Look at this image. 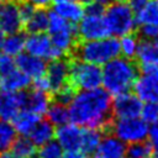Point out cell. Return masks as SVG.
<instances>
[{"mask_svg":"<svg viewBox=\"0 0 158 158\" xmlns=\"http://www.w3.org/2000/svg\"><path fill=\"white\" fill-rule=\"evenodd\" d=\"M68 107L70 121L81 127L106 130L111 126L112 100L106 89L79 90Z\"/></svg>","mask_w":158,"mask_h":158,"instance_id":"1","label":"cell"},{"mask_svg":"<svg viewBox=\"0 0 158 158\" xmlns=\"http://www.w3.org/2000/svg\"><path fill=\"white\" fill-rule=\"evenodd\" d=\"M137 77V65L126 57H116L102 67V86L115 96L128 91Z\"/></svg>","mask_w":158,"mask_h":158,"instance_id":"2","label":"cell"},{"mask_svg":"<svg viewBox=\"0 0 158 158\" xmlns=\"http://www.w3.org/2000/svg\"><path fill=\"white\" fill-rule=\"evenodd\" d=\"M77 58L94 63L98 65H105L107 62L121 54L120 41L115 36H107L99 40L83 41L74 48Z\"/></svg>","mask_w":158,"mask_h":158,"instance_id":"3","label":"cell"},{"mask_svg":"<svg viewBox=\"0 0 158 158\" xmlns=\"http://www.w3.org/2000/svg\"><path fill=\"white\" fill-rule=\"evenodd\" d=\"M109 32L111 36L122 37L125 35L132 33L136 21V12L125 0H115L109 4L104 14Z\"/></svg>","mask_w":158,"mask_h":158,"instance_id":"4","label":"cell"},{"mask_svg":"<svg viewBox=\"0 0 158 158\" xmlns=\"http://www.w3.org/2000/svg\"><path fill=\"white\" fill-rule=\"evenodd\" d=\"M69 84L75 90H90L102 85V68L100 65L75 58L70 60Z\"/></svg>","mask_w":158,"mask_h":158,"instance_id":"5","label":"cell"},{"mask_svg":"<svg viewBox=\"0 0 158 158\" xmlns=\"http://www.w3.org/2000/svg\"><path fill=\"white\" fill-rule=\"evenodd\" d=\"M48 32L56 48L64 54L74 51L78 37V27L75 23L63 19L57 12H49V26Z\"/></svg>","mask_w":158,"mask_h":158,"instance_id":"6","label":"cell"},{"mask_svg":"<svg viewBox=\"0 0 158 158\" xmlns=\"http://www.w3.org/2000/svg\"><path fill=\"white\" fill-rule=\"evenodd\" d=\"M110 127L112 130V135L127 144L144 141L148 138L149 133L148 122L139 116L118 117L116 121L111 122Z\"/></svg>","mask_w":158,"mask_h":158,"instance_id":"7","label":"cell"},{"mask_svg":"<svg viewBox=\"0 0 158 158\" xmlns=\"http://www.w3.org/2000/svg\"><path fill=\"white\" fill-rule=\"evenodd\" d=\"M26 51L36 57L43 58L44 60H54L64 56L63 52L54 47L51 36L44 32L30 33V36L26 37Z\"/></svg>","mask_w":158,"mask_h":158,"instance_id":"8","label":"cell"},{"mask_svg":"<svg viewBox=\"0 0 158 158\" xmlns=\"http://www.w3.org/2000/svg\"><path fill=\"white\" fill-rule=\"evenodd\" d=\"M111 36L104 15L85 14L78 25V37L81 41L99 40Z\"/></svg>","mask_w":158,"mask_h":158,"instance_id":"9","label":"cell"},{"mask_svg":"<svg viewBox=\"0 0 158 158\" xmlns=\"http://www.w3.org/2000/svg\"><path fill=\"white\" fill-rule=\"evenodd\" d=\"M27 93L22 91H0V120H14V117L26 107Z\"/></svg>","mask_w":158,"mask_h":158,"instance_id":"10","label":"cell"},{"mask_svg":"<svg viewBox=\"0 0 158 158\" xmlns=\"http://www.w3.org/2000/svg\"><path fill=\"white\" fill-rule=\"evenodd\" d=\"M143 101L130 91L116 95L112 101V114L118 117H136L141 116Z\"/></svg>","mask_w":158,"mask_h":158,"instance_id":"11","label":"cell"},{"mask_svg":"<svg viewBox=\"0 0 158 158\" xmlns=\"http://www.w3.org/2000/svg\"><path fill=\"white\" fill-rule=\"evenodd\" d=\"M23 19L20 11V5L12 1H5L0 4V31L10 35L20 32L23 25Z\"/></svg>","mask_w":158,"mask_h":158,"instance_id":"12","label":"cell"},{"mask_svg":"<svg viewBox=\"0 0 158 158\" xmlns=\"http://www.w3.org/2000/svg\"><path fill=\"white\" fill-rule=\"evenodd\" d=\"M69 72H70V62L63 58H58L51 60L47 65L46 77L51 85V91L57 93L63 86L69 84Z\"/></svg>","mask_w":158,"mask_h":158,"instance_id":"13","label":"cell"},{"mask_svg":"<svg viewBox=\"0 0 158 158\" xmlns=\"http://www.w3.org/2000/svg\"><path fill=\"white\" fill-rule=\"evenodd\" d=\"M83 131H84V127L74 122L72 123L68 122L62 126H58V128L56 130V139L65 151L80 149Z\"/></svg>","mask_w":158,"mask_h":158,"instance_id":"14","label":"cell"},{"mask_svg":"<svg viewBox=\"0 0 158 158\" xmlns=\"http://www.w3.org/2000/svg\"><path fill=\"white\" fill-rule=\"evenodd\" d=\"M16 65L21 72H23L31 79L40 78L44 75L47 72V64L44 59L36 57L28 52L21 53L16 57Z\"/></svg>","mask_w":158,"mask_h":158,"instance_id":"15","label":"cell"},{"mask_svg":"<svg viewBox=\"0 0 158 158\" xmlns=\"http://www.w3.org/2000/svg\"><path fill=\"white\" fill-rule=\"evenodd\" d=\"M135 94L143 102H158V78L148 74L137 77L133 84Z\"/></svg>","mask_w":158,"mask_h":158,"instance_id":"16","label":"cell"},{"mask_svg":"<svg viewBox=\"0 0 158 158\" xmlns=\"http://www.w3.org/2000/svg\"><path fill=\"white\" fill-rule=\"evenodd\" d=\"M125 156L126 146L115 135L105 136L93 153V158H123Z\"/></svg>","mask_w":158,"mask_h":158,"instance_id":"17","label":"cell"},{"mask_svg":"<svg viewBox=\"0 0 158 158\" xmlns=\"http://www.w3.org/2000/svg\"><path fill=\"white\" fill-rule=\"evenodd\" d=\"M31 78L27 77L19 68L0 75V89L7 91H22L28 88Z\"/></svg>","mask_w":158,"mask_h":158,"instance_id":"18","label":"cell"},{"mask_svg":"<svg viewBox=\"0 0 158 158\" xmlns=\"http://www.w3.org/2000/svg\"><path fill=\"white\" fill-rule=\"evenodd\" d=\"M53 11L57 12L63 19L73 22V23H79V21L85 15L84 4L80 2L79 0H77V1H65V2H56Z\"/></svg>","mask_w":158,"mask_h":158,"instance_id":"19","label":"cell"},{"mask_svg":"<svg viewBox=\"0 0 158 158\" xmlns=\"http://www.w3.org/2000/svg\"><path fill=\"white\" fill-rule=\"evenodd\" d=\"M41 120V116L30 111L28 109H22L15 117H14V126L21 136H30L35 126Z\"/></svg>","mask_w":158,"mask_h":158,"instance_id":"20","label":"cell"},{"mask_svg":"<svg viewBox=\"0 0 158 158\" xmlns=\"http://www.w3.org/2000/svg\"><path fill=\"white\" fill-rule=\"evenodd\" d=\"M49 105H51V99L48 94L46 91L35 89L33 91L27 94V102L25 109H28L30 111L42 116L43 114L47 112Z\"/></svg>","mask_w":158,"mask_h":158,"instance_id":"21","label":"cell"},{"mask_svg":"<svg viewBox=\"0 0 158 158\" xmlns=\"http://www.w3.org/2000/svg\"><path fill=\"white\" fill-rule=\"evenodd\" d=\"M54 125L49 122L48 120H40L38 123L35 126L32 132L30 133V138L36 146H42L56 137V131H54Z\"/></svg>","mask_w":158,"mask_h":158,"instance_id":"22","label":"cell"},{"mask_svg":"<svg viewBox=\"0 0 158 158\" xmlns=\"http://www.w3.org/2000/svg\"><path fill=\"white\" fill-rule=\"evenodd\" d=\"M102 130L101 128H91V127H84L83 131V139H81V147L80 151H83L86 156L91 154L96 151L98 146L102 141Z\"/></svg>","mask_w":158,"mask_h":158,"instance_id":"23","label":"cell"},{"mask_svg":"<svg viewBox=\"0 0 158 158\" xmlns=\"http://www.w3.org/2000/svg\"><path fill=\"white\" fill-rule=\"evenodd\" d=\"M137 59L139 64L158 63V38L143 40L139 44Z\"/></svg>","mask_w":158,"mask_h":158,"instance_id":"24","label":"cell"},{"mask_svg":"<svg viewBox=\"0 0 158 158\" xmlns=\"http://www.w3.org/2000/svg\"><path fill=\"white\" fill-rule=\"evenodd\" d=\"M25 26L30 33L44 32L49 26V12L41 7L36 9L33 15L25 22Z\"/></svg>","mask_w":158,"mask_h":158,"instance_id":"25","label":"cell"},{"mask_svg":"<svg viewBox=\"0 0 158 158\" xmlns=\"http://www.w3.org/2000/svg\"><path fill=\"white\" fill-rule=\"evenodd\" d=\"M23 49H26V37L20 32L10 33L6 37H4V43H2L4 53L11 57H17L19 54L23 53Z\"/></svg>","mask_w":158,"mask_h":158,"instance_id":"26","label":"cell"},{"mask_svg":"<svg viewBox=\"0 0 158 158\" xmlns=\"http://www.w3.org/2000/svg\"><path fill=\"white\" fill-rule=\"evenodd\" d=\"M46 115H47V120L57 127L64 123H68L70 121V114H69L68 105L58 102V101L49 105Z\"/></svg>","mask_w":158,"mask_h":158,"instance_id":"27","label":"cell"},{"mask_svg":"<svg viewBox=\"0 0 158 158\" xmlns=\"http://www.w3.org/2000/svg\"><path fill=\"white\" fill-rule=\"evenodd\" d=\"M17 131L14 126L7 120H0V153L7 152L12 148L16 137Z\"/></svg>","mask_w":158,"mask_h":158,"instance_id":"28","label":"cell"},{"mask_svg":"<svg viewBox=\"0 0 158 158\" xmlns=\"http://www.w3.org/2000/svg\"><path fill=\"white\" fill-rule=\"evenodd\" d=\"M136 21L141 25H158V0H148V2L136 12Z\"/></svg>","mask_w":158,"mask_h":158,"instance_id":"29","label":"cell"},{"mask_svg":"<svg viewBox=\"0 0 158 158\" xmlns=\"http://www.w3.org/2000/svg\"><path fill=\"white\" fill-rule=\"evenodd\" d=\"M139 44H141L139 40L132 33L122 36L121 40H120V49H121L122 57H126L128 59L137 58Z\"/></svg>","mask_w":158,"mask_h":158,"instance_id":"30","label":"cell"},{"mask_svg":"<svg viewBox=\"0 0 158 158\" xmlns=\"http://www.w3.org/2000/svg\"><path fill=\"white\" fill-rule=\"evenodd\" d=\"M12 153L19 158H30L33 157L36 152V144L28 136H21L16 138L12 146Z\"/></svg>","mask_w":158,"mask_h":158,"instance_id":"31","label":"cell"},{"mask_svg":"<svg viewBox=\"0 0 158 158\" xmlns=\"http://www.w3.org/2000/svg\"><path fill=\"white\" fill-rule=\"evenodd\" d=\"M153 153V148L149 142H136L128 144L126 147V157L127 158H151Z\"/></svg>","mask_w":158,"mask_h":158,"instance_id":"32","label":"cell"},{"mask_svg":"<svg viewBox=\"0 0 158 158\" xmlns=\"http://www.w3.org/2000/svg\"><path fill=\"white\" fill-rule=\"evenodd\" d=\"M63 147L59 144V142L49 141L42 146H40L38 149V158H62L63 157Z\"/></svg>","mask_w":158,"mask_h":158,"instance_id":"33","label":"cell"},{"mask_svg":"<svg viewBox=\"0 0 158 158\" xmlns=\"http://www.w3.org/2000/svg\"><path fill=\"white\" fill-rule=\"evenodd\" d=\"M141 117L146 120L148 123L158 121V102H146L143 105Z\"/></svg>","mask_w":158,"mask_h":158,"instance_id":"34","label":"cell"},{"mask_svg":"<svg viewBox=\"0 0 158 158\" xmlns=\"http://www.w3.org/2000/svg\"><path fill=\"white\" fill-rule=\"evenodd\" d=\"M54 94H56V101L65 104V105H69L70 101L73 100L74 95H75V89L70 84H67L65 86H63L60 90H58Z\"/></svg>","mask_w":158,"mask_h":158,"instance_id":"35","label":"cell"},{"mask_svg":"<svg viewBox=\"0 0 158 158\" xmlns=\"http://www.w3.org/2000/svg\"><path fill=\"white\" fill-rule=\"evenodd\" d=\"M16 59L6 53L0 54V75H4L14 69H16Z\"/></svg>","mask_w":158,"mask_h":158,"instance_id":"36","label":"cell"},{"mask_svg":"<svg viewBox=\"0 0 158 158\" xmlns=\"http://www.w3.org/2000/svg\"><path fill=\"white\" fill-rule=\"evenodd\" d=\"M139 33L144 40L158 38V25H141Z\"/></svg>","mask_w":158,"mask_h":158,"instance_id":"37","label":"cell"},{"mask_svg":"<svg viewBox=\"0 0 158 158\" xmlns=\"http://www.w3.org/2000/svg\"><path fill=\"white\" fill-rule=\"evenodd\" d=\"M149 143L153 148V151L158 154V121L151 123L149 126V133H148Z\"/></svg>","mask_w":158,"mask_h":158,"instance_id":"38","label":"cell"},{"mask_svg":"<svg viewBox=\"0 0 158 158\" xmlns=\"http://www.w3.org/2000/svg\"><path fill=\"white\" fill-rule=\"evenodd\" d=\"M33 88L37 90H41V91H46V93L51 91V85H49V81H48L46 74L40 78L33 79Z\"/></svg>","mask_w":158,"mask_h":158,"instance_id":"39","label":"cell"},{"mask_svg":"<svg viewBox=\"0 0 158 158\" xmlns=\"http://www.w3.org/2000/svg\"><path fill=\"white\" fill-rule=\"evenodd\" d=\"M20 11H21L23 22H26V21L33 15V12L36 11V6L32 5V4H30V2H27V1H25V2H22V4L20 5Z\"/></svg>","mask_w":158,"mask_h":158,"instance_id":"40","label":"cell"},{"mask_svg":"<svg viewBox=\"0 0 158 158\" xmlns=\"http://www.w3.org/2000/svg\"><path fill=\"white\" fill-rule=\"evenodd\" d=\"M139 68L143 74H148L152 77L158 78V63H147V64H139Z\"/></svg>","mask_w":158,"mask_h":158,"instance_id":"41","label":"cell"},{"mask_svg":"<svg viewBox=\"0 0 158 158\" xmlns=\"http://www.w3.org/2000/svg\"><path fill=\"white\" fill-rule=\"evenodd\" d=\"M62 158H86V154L80 149H73V151H65Z\"/></svg>","mask_w":158,"mask_h":158,"instance_id":"42","label":"cell"},{"mask_svg":"<svg viewBox=\"0 0 158 158\" xmlns=\"http://www.w3.org/2000/svg\"><path fill=\"white\" fill-rule=\"evenodd\" d=\"M127 1H128V4L131 5V7L135 10V12L139 11V10L148 2V0H127Z\"/></svg>","mask_w":158,"mask_h":158,"instance_id":"43","label":"cell"},{"mask_svg":"<svg viewBox=\"0 0 158 158\" xmlns=\"http://www.w3.org/2000/svg\"><path fill=\"white\" fill-rule=\"evenodd\" d=\"M25 1H27V2H30V4H32V5H35L36 7L44 9V7H47L53 0H25Z\"/></svg>","mask_w":158,"mask_h":158,"instance_id":"44","label":"cell"},{"mask_svg":"<svg viewBox=\"0 0 158 158\" xmlns=\"http://www.w3.org/2000/svg\"><path fill=\"white\" fill-rule=\"evenodd\" d=\"M0 158H19V157H16L14 153L4 152V153H0Z\"/></svg>","mask_w":158,"mask_h":158,"instance_id":"45","label":"cell"},{"mask_svg":"<svg viewBox=\"0 0 158 158\" xmlns=\"http://www.w3.org/2000/svg\"><path fill=\"white\" fill-rule=\"evenodd\" d=\"M2 43H4V37H2V32L0 31V51H2Z\"/></svg>","mask_w":158,"mask_h":158,"instance_id":"46","label":"cell"},{"mask_svg":"<svg viewBox=\"0 0 158 158\" xmlns=\"http://www.w3.org/2000/svg\"><path fill=\"white\" fill-rule=\"evenodd\" d=\"M95 1H99V2H101V4H104V5H106V4H110V2H112V1H115V0H95Z\"/></svg>","mask_w":158,"mask_h":158,"instance_id":"47","label":"cell"},{"mask_svg":"<svg viewBox=\"0 0 158 158\" xmlns=\"http://www.w3.org/2000/svg\"><path fill=\"white\" fill-rule=\"evenodd\" d=\"M56 2H65V1H77V0H53Z\"/></svg>","mask_w":158,"mask_h":158,"instance_id":"48","label":"cell"},{"mask_svg":"<svg viewBox=\"0 0 158 158\" xmlns=\"http://www.w3.org/2000/svg\"><path fill=\"white\" fill-rule=\"evenodd\" d=\"M5 1H11V0H0V2H5Z\"/></svg>","mask_w":158,"mask_h":158,"instance_id":"49","label":"cell"},{"mask_svg":"<svg viewBox=\"0 0 158 158\" xmlns=\"http://www.w3.org/2000/svg\"><path fill=\"white\" fill-rule=\"evenodd\" d=\"M156 158H158V154H157V157H156Z\"/></svg>","mask_w":158,"mask_h":158,"instance_id":"50","label":"cell"},{"mask_svg":"<svg viewBox=\"0 0 158 158\" xmlns=\"http://www.w3.org/2000/svg\"><path fill=\"white\" fill-rule=\"evenodd\" d=\"M30 158H33V157H30Z\"/></svg>","mask_w":158,"mask_h":158,"instance_id":"51","label":"cell"}]
</instances>
